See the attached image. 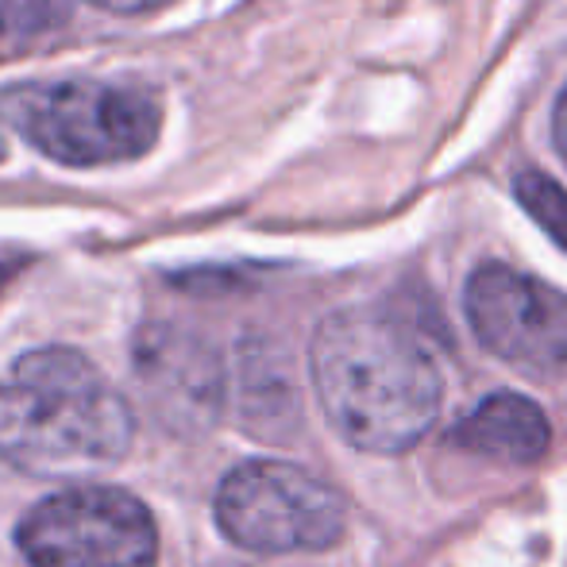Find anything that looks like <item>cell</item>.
<instances>
[{
  "label": "cell",
  "mask_w": 567,
  "mask_h": 567,
  "mask_svg": "<svg viewBox=\"0 0 567 567\" xmlns=\"http://www.w3.org/2000/svg\"><path fill=\"white\" fill-rule=\"evenodd\" d=\"M343 498L324 478L282 460L239 463L217 486V525L255 556L324 553L343 537Z\"/></svg>",
  "instance_id": "277c9868"
},
{
  "label": "cell",
  "mask_w": 567,
  "mask_h": 567,
  "mask_svg": "<svg viewBox=\"0 0 567 567\" xmlns=\"http://www.w3.org/2000/svg\"><path fill=\"white\" fill-rule=\"evenodd\" d=\"M0 116L62 166L132 163L155 147L163 105L155 93L109 82H20L0 93Z\"/></svg>",
  "instance_id": "3957f363"
},
{
  "label": "cell",
  "mask_w": 567,
  "mask_h": 567,
  "mask_svg": "<svg viewBox=\"0 0 567 567\" xmlns=\"http://www.w3.org/2000/svg\"><path fill=\"white\" fill-rule=\"evenodd\" d=\"M309 371L329 425L367 455L410 452L444 402V379L429 348L374 306L324 317L313 332Z\"/></svg>",
  "instance_id": "6da1fadb"
},
{
  "label": "cell",
  "mask_w": 567,
  "mask_h": 567,
  "mask_svg": "<svg viewBox=\"0 0 567 567\" xmlns=\"http://www.w3.org/2000/svg\"><path fill=\"white\" fill-rule=\"evenodd\" d=\"M97 8H105V12H120V16H143V12H158V8H166L171 0H93Z\"/></svg>",
  "instance_id": "7c38bea8"
},
{
  "label": "cell",
  "mask_w": 567,
  "mask_h": 567,
  "mask_svg": "<svg viewBox=\"0 0 567 567\" xmlns=\"http://www.w3.org/2000/svg\"><path fill=\"white\" fill-rule=\"evenodd\" d=\"M463 309L475 340L502 363L529 374L567 371V293L502 262L467 278Z\"/></svg>",
  "instance_id": "8992f818"
},
{
  "label": "cell",
  "mask_w": 567,
  "mask_h": 567,
  "mask_svg": "<svg viewBox=\"0 0 567 567\" xmlns=\"http://www.w3.org/2000/svg\"><path fill=\"white\" fill-rule=\"evenodd\" d=\"M8 275H12V270L4 267V262H0V290H4V282H8Z\"/></svg>",
  "instance_id": "5bb4252c"
},
{
  "label": "cell",
  "mask_w": 567,
  "mask_h": 567,
  "mask_svg": "<svg viewBox=\"0 0 567 567\" xmlns=\"http://www.w3.org/2000/svg\"><path fill=\"white\" fill-rule=\"evenodd\" d=\"M135 417L124 394L74 348H39L0 374V460L35 478L116 467Z\"/></svg>",
  "instance_id": "7a4b0ae2"
},
{
  "label": "cell",
  "mask_w": 567,
  "mask_h": 567,
  "mask_svg": "<svg viewBox=\"0 0 567 567\" xmlns=\"http://www.w3.org/2000/svg\"><path fill=\"white\" fill-rule=\"evenodd\" d=\"M74 12V0H0V35L35 39L59 28Z\"/></svg>",
  "instance_id": "8fae6325"
},
{
  "label": "cell",
  "mask_w": 567,
  "mask_h": 567,
  "mask_svg": "<svg viewBox=\"0 0 567 567\" xmlns=\"http://www.w3.org/2000/svg\"><path fill=\"white\" fill-rule=\"evenodd\" d=\"M553 135H556V147H560L564 163H567V85H564L560 101H556V116H553Z\"/></svg>",
  "instance_id": "4fadbf2b"
},
{
  "label": "cell",
  "mask_w": 567,
  "mask_h": 567,
  "mask_svg": "<svg viewBox=\"0 0 567 567\" xmlns=\"http://www.w3.org/2000/svg\"><path fill=\"white\" fill-rule=\"evenodd\" d=\"M239 413L244 425L255 436L267 441H286L293 429L301 425V402H298V382L286 363L282 348L262 337H251L239 348Z\"/></svg>",
  "instance_id": "9c48e42d"
},
{
  "label": "cell",
  "mask_w": 567,
  "mask_h": 567,
  "mask_svg": "<svg viewBox=\"0 0 567 567\" xmlns=\"http://www.w3.org/2000/svg\"><path fill=\"white\" fill-rule=\"evenodd\" d=\"M0 158H4V116H0Z\"/></svg>",
  "instance_id": "9a60e30c"
},
{
  "label": "cell",
  "mask_w": 567,
  "mask_h": 567,
  "mask_svg": "<svg viewBox=\"0 0 567 567\" xmlns=\"http://www.w3.org/2000/svg\"><path fill=\"white\" fill-rule=\"evenodd\" d=\"M514 189H517V202L525 205V213L567 251V189H560L548 174L537 171L517 174Z\"/></svg>",
  "instance_id": "30bf717a"
},
{
  "label": "cell",
  "mask_w": 567,
  "mask_h": 567,
  "mask_svg": "<svg viewBox=\"0 0 567 567\" xmlns=\"http://www.w3.org/2000/svg\"><path fill=\"white\" fill-rule=\"evenodd\" d=\"M548 417L533 398L498 390L483 398L460 425L452 429V441L463 452L486 455L498 463H537L548 449Z\"/></svg>",
  "instance_id": "ba28073f"
},
{
  "label": "cell",
  "mask_w": 567,
  "mask_h": 567,
  "mask_svg": "<svg viewBox=\"0 0 567 567\" xmlns=\"http://www.w3.org/2000/svg\"><path fill=\"white\" fill-rule=\"evenodd\" d=\"M135 379L171 433H205L225 410V367L209 340L178 324H151L135 340Z\"/></svg>",
  "instance_id": "52a82bcc"
},
{
  "label": "cell",
  "mask_w": 567,
  "mask_h": 567,
  "mask_svg": "<svg viewBox=\"0 0 567 567\" xmlns=\"http://www.w3.org/2000/svg\"><path fill=\"white\" fill-rule=\"evenodd\" d=\"M23 567H155L158 533L147 506L120 486H70L23 514Z\"/></svg>",
  "instance_id": "5b68a950"
},
{
  "label": "cell",
  "mask_w": 567,
  "mask_h": 567,
  "mask_svg": "<svg viewBox=\"0 0 567 567\" xmlns=\"http://www.w3.org/2000/svg\"><path fill=\"white\" fill-rule=\"evenodd\" d=\"M231 567H259V564H231Z\"/></svg>",
  "instance_id": "2e32d148"
}]
</instances>
